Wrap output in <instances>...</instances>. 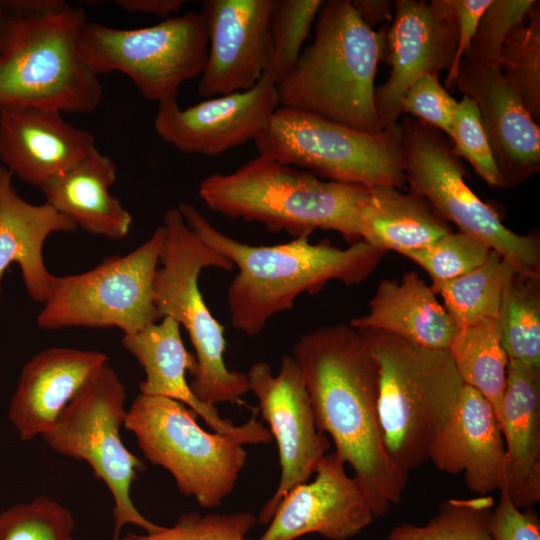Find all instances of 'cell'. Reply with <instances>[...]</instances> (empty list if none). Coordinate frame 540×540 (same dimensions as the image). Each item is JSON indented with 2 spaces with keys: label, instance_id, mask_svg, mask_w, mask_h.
I'll return each mask as SVG.
<instances>
[{
  "label": "cell",
  "instance_id": "1",
  "mask_svg": "<svg viewBox=\"0 0 540 540\" xmlns=\"http://www.w3.org/2000/svg\"><path fill=\"white\" fill-rule=\"evenodd\" d=\"M306 385L316 425L349 464L376 518L398 505L409 474L389 458L379 415V369L364 333L350 323L301 334L292 355Z\"/></svg>",
  "mask_w": 540,
  "mask_h": 540
},
{
  "label": "cell",
  "instance_id": "2",
  "mask_svg": "<svg viewBox=\"0 0 540 540\" xmlns=\"http://www.w3.org/2000/svg\"><path fill=\"white\" fill-rule=\"evenodd\" d=\"M177 208L204 244L237 267L227 306L232 326L250 337L259 335L275 315L292 309L304 293L315 294L329 281L347 286L363 282L386 254L363 240L341 249L327 241L311 243L309 236L251 245L219 231L192 204Z\"/></svg>",
  "mask_w": 540,
  "mask_h": 540
},
{
  "label": "cell",
  "instance_id": "3",
  "mask_svg": "<svg viewBox=\"0 0 540 540\" xmlns=\"http://www.w3.org/2000/svg\"><path fill=\"white\" fill-rule=\"evenodd\" d=\"M315 22L312 43L277 85L279 106L361 132L383 131L375 107L382 31L365 24L349 0L323 1Z\"/></svg>",
  "mask_w": 540,
  "mask_h": 540
},
{
  "label": "cell",
  "instance_id": "4",
  "mask_svg": "<svg viewBox=\"0 0 540 540\" xmlns=\"http://www.w3.org/2000/svg\"><path fill=\"white\" fill-rule=\"evenodd\" d=\"M369 188L324 180L259 154L237 170L213 173L198 187L212 211L259 222L294 238L314 230L339 233L353 244L361 240V210Z\"/></svg>",
  "mask_w": 540,
  "mask_h": 540
},
{
  "label": "cell",
  "instance_id": "5",
  "mask_svg": "<svg viewBox=\"0 0 540 540\" xmlns=\"http://www.w3.org/2000/svg\"><path fill=\"white\" fill-rule=\"evenodd\" d=\"M84 11L62 0H36L0 58V108L90 113L101 102L99 75L81 58Z\"/></svg>",
  "mask_w": 540,
  "mask_h": 540
},
{
  "label": "cell",
  "instance_id": "6",
  "mask_svg": "<svg viewBox=\"0 0 540 540\" xmlns=\"http://www.w3.org/2000/svg\"><path fill=\"white\" fill-rule=\"evenodd\" d=\"M362 332L379 369L383 443L395 466L409 474L428 461L430 448L452 417L464 383L448 350L424 348L382 332Z\"/></svg>",
  "mask_w": 540,
  "mask_h": 540
},
{
  "label": "cell",
  "instance_id": "7",
  "mask_svg": "<svg viewBox=\"0 0 540 540\" xmlns=\"http://www.w3.org/2000/svg\"><path fill=\"white\" fill-rule=\"evenodd\" d=\"M163 226L166 238L154 299L161 317L176 320L190 337L197 360L190 388L209 406L222 402L243 405L241 398L250 391L247 374L226 366L224 327L211 314L199 288L204 269L231 271L234 265L194 234L178 208L166 211Z\"/></svg>",
  "mask_w": 540,
  "mask_h": 540
},
{
  "label": "cell",
  "instance_id": "8",
  "mask_svg": "<svg viewBox=\"0 0 540 540\" xmlns=\"http://www.w3.org/2000/svg\"><path fill=\"white\" fill-rule=\"evenodd\" d=\"M254 143L259 154L329 181L367 188L406 182L399 122L366 133L279 106Z\"/></svg>",
  "mask_w": 540,
  "mask_h": 540
},
{
  "label": "cell",
  "instance_id": "9",
  "mask_svg": "<svg viewBox=\"0 0 540 540\" xmlns=\"http://www.w3.org/2000/svg\"><path fill=\"white\" fill-rule=\"evenodd\" d=\"M196 417L181 402L139 394L124 427L135 435L145 458L173 476L183 495L202 508H215L233 491L247 452L240 439L208 432Z\"/></svg>",
  "mask_w": 540,
  "mask_h": 540
},
{
  "label": "cell",
  "instance_id": "10",
  "mask_svg": "<svg viewBox=\"0 0 540 540\" xmlns=\"http://www.w3.org/2000/svg\"><path fill=\"white\" fill-rule=\"evenodd\" d=\"M405 180L412 192L459 232L498 253L522 276H540V243L536 235L506 227L497 212L483 202L465 180V168L440 131L412 119L399 121Z\"/></svg>",
  "mask_w": 540,
  "mask_h": 540
},
{
  "label": "cell",
  "instance_id": "11",
  "mask_svg": "<svg viewBox=\"0 0 540 540\" xmlns=\"http://www.w3.org/2000/svg\"><path fill=\"white\" fill-rule=\"evenodd\" d=\"M125 401L124 384L106 364L42 435L57 453L87 462L94 476L109 489L114 501L112 540L121 539L122 528L127 524L136 525L145 533L161 528L143 516L131 500L132 484L145 465L126 448L120 437V427L127 413Z\"/></svg>",
  "mask_w": 540,
  "mask_h": 540
},
{
  "label": "cell",
  "instance_id": "12",
  "mask_svg": "<svg viewBox=\"0 0 540 540\" xmlns=\"http://www.w3.org/2000/svg\"><path fill=\"white\" fill-rule=\"evenodd\" d=\"M165 238L162 224L126 255L107 257L83 273L57 276L50 297L37 315V325L48 330L117 327L128 335L161 320L154 282Z\"/></svg>",
  "mask_w": 540,
  "mask_h": 540
},
{
  "label": "cell",
  "instance_id": "13",
  "mask_svg": "<svg viewBox=\"0 0 540 540\" xmlns=\"http://www.w3.org/2000/svg\"><path fill=\"white\" fill-rule=\"evenodd\" d=\"M79 54L99 76L122 72L145 99L159 103L177 97L185 81L201 75L208 54L207 28L201 11L134 29L87 20Z\"/></svg>",
  "mask_w": 540,
  "mask_h": 540
},
{
  "label": "cell",
  "instance_id": "14",
  "mask_svg": "<svg viewBox=\"0 0 540 540\" xmlns=\"http://www.w3.org/2000/svg\"><path fill=\"white\" fill-rule=\"evenodd\" d=\"M246 374L279 452L280 481L257 519L269 523L287 494L315 472L331 444L316 425L302 372L291 355L282 357L277 374L266 362L253 364Z\"/></svg>",
  "mask_w": 540,
  "mask_h": 540
},
{
  "label": "cell",
  "instance_id": "15",
  "mask_svg": "<svg viewBox=\"0 0 540 540\" xmlns=\"http://www.w3.org/2000/svg\"><path fill=\"white\" fill-rule=\"evenodd\" d=\"M458 38L451 0H396L386 34L388 79L375 89V107L382 129L395 126L402 99L420 77L449 71Z\"/></svg>",
  "mask_w": 540,
  "mask_h": 540
},
{
  "label": "cell",
  "instance_id": "16",
  "mask_svg": "<svg viewBox=\"0 0 540 540\" xmlns=\"http://www.w3.org/2000/svg\"><path fill=\"white\" fill-rule=\"evenodd\" d=\"M279 107L277 85L265 73L250 89L180 108L177 97L158 103L156 134L177 150L217 156L255 140Z\"/></svg>",
  "mask_w": 540,
  "mask_h": 540
},
{
  "label": "cell",
  "instance_id": "17",
  "mask_svg": "<svg viewBox=\"0 0 540 540\" xmlns=\"http://www.w3.org/2000/svg\"><path fill=\"white\" fill-rule=\"evenodd\" d=\"M273 0H207L201 13L208 54L198 94L211 98L252 88L270 56Z\"/></svg>",
  "mask_w": 540,
  "mask_h": 540
},
{
  "label": "cell",
  "instance_id": "18",
  "mask_svg": "<svg viewBox=\"0 0 540 540\" xmlns=\"http://www.w3.org/2000/svg\"><path fill=\"white\" fill-rule=\"evenodd\" d=\"M315 478L293 488L281 501L259 540H296L317 533L347 540L376 518L360 484L335 453L318 463Z\"/></svg>",
  "mask_w": 540,
  "mask_h": 540
},
{
  "label": "cell",
  "instance_id": "19",
  "mask_svg": "<svg viewBox=\"0 0 540 540\" xmlns=\"http://www.w3.org/2000/svg\"><path fill=\"white\" fill-rule=\"evenodd\" d=\"M454 86L476 104L502 177L515 186L540 169V129L498 68L461 61Z\"/></svg>",
  "mask_w": 540,
  "mask_h": 540
},
{
  "label": "cell",
  "instance_id": "20",
  "mask_svg": "<svg viewBox=\"0 0 540 540\" xmlns=\"http://www.w3.org/2000/svg\"><path fill=\"white\" fill-rule=\"evenodd\" d=\"M180 324L171 317L123 335V347L135 357L145 372L140 394L166 397L183 403L214 431L240 439L244 444H267L272 435L256 413L244 424L235 425L220 416L215 406L201 402L192 392L186 374L195 372L197 360L182 340Z\"/></svg>",
  "mask_w": 540,
  "mask_h": 540
},
{
  "label": "cell",
  "instance_id": "21",
  "mask_svg": "<svg viewBox=\"0 0 540 540\" xmlns=\"http://www.w3.org/2000/svg\"><path fill=\"white\" fill-rule=\"evenodd\" d=\"M88 130L62 113L34 107L0 108V161L13 176L39 189L95 150Z\"/></svg>",
  "mask_w": 540,
  "mask_h": 540
},
{
  "label": "cell",
  "instance_id": "22",
  "mask_svg": "<svg viewBox=\"0 0 540 540\" xmlns=\"http://www.w3.org/2000/svg\"><path fill=\"white\" fill-rule=\"evenodd\" d=\"M505 445L491 404L464 385L456 409L433 442L428 461L445 473L463 474L475 495H490L504 486Z\"/></svg>",
  "mask_w": 540,
  "mask_h": 540
},
{
  "label": "cell",
  "instance_id": "23",
  "mask_svg": "<svg viewBox=\"0 0 540 540\" xmlns=\"http://www.w3.org/2000/svg\"><path fill=\"white\" fill-rule=\"evenodd\" d=\"M100 351L50 347L23 366L11 397L8 418L22 441L44 435L61 411L106 364Z\"/></svg>",
  "mask_w": 540,
  "mask_h": 540
},
{
  "label": "cell",
  "instance_id": "24",
  "mask_svg": "<svg viewBox=\"0 0 540 540\" xmlns=\"http://www.w3.org/2000/svg\"><path fill=\"white\" fill-rule=\"evenodd\" d=\"M505 491L519 509L540 502V368L509 361L501 405Z\"/></svg>",
  "mask_w": 540,
  "mask_h": 540
},
{
  "label": "cell",
  "instance_id": "25",
  "mask_svg": "<svg viewBox=\"0 0 540 540\" xmlns=\"http://www.w3.org/2000/svg\"><path fill=\"white\" fill-rule=\"evenodd\" d=\"M13 175L0 166V279L13 263L19 265L28 295L44 304L57 276L43 258V246L53 233L73 232L77 227L48 203L32 204L20 197Z\"/></svg>",
  "mask_w": 540,
  "mask_h": 540
},
{
  "label": "cell",
  "instance_id": "26",
  "mask_svg": "<svg viewBox=\"0 0 540 540\" xmlns=\"http://www.w3.org/2000/svg\"><path fill=\"white\" fill-rule=\"evenodd\" d=\"M361 331L391 334L417 346L448 350L457 327L435 292L418 273L383 279L366 314L349 322Z\"/></svg>",
  "mask_w": 540,
  "mask_h": 540
},
{
  "label": "cell",
  "instance_id": "27",
  "mask_svg": "<svg viewBox=\"0 0 540 540\" xmlns=\"http://www.w3.org/2000/svg\"><path fill=\"white\" fill-rule=\"evenodd\" d=\"M116 178V164L96 148L40 190L45 202L77 228L120 240L128 235L133 218L110 192Z\"/></svg>",
  "mask_w": 540,
  "mask_h": 540
},
{
  "label": "cell",
  "instance_id": "28",
  "mask_svg": "<svg viewBox=\"0 0 540 540\" xmlns=\"http://www.w3.org/2000/svg\"><path fill=\"white\" fill-rule=\"evenodd\" d=\"M451 231L452 225L419 194L385 185L369 188L361 210V240L370 245L402 255Z\"/></svg>",
  "mask_w": 540,
  "mask_h": 540
},
{
  "label": "cell",
  "instance_id": "29",
  "mask_svg": "<svg viewBox=\"0 0 540 540\" xmlns=\"http://www.w3.org/2000/svg\"><path fill=\"white\" fill-rule=\"evenodd\" d=\"M448 352L464 385L491 404L500 423L509 360L498 317L457 328Z\"/></svg>",
  "mask_w": 540,
  "mask_h": 540
},
{
  "label": "cell",
  "instance_id": "30",
  "mask_svg": "<svg viewBox=\"0 0 540 540\" xmlns=\"http://www.w3.org/2000/svg\"><path fill=\"white\" fill-rule=\"evenodd\" d=\"M516 273L495 251L475 269L451 280L432 282L431 288L457 328L497 318L505 287Z\"/></svg>",
  "mask_w": 540,
  "mask_h": 540
},
{
  "label": "cell",
  "instance_id": "31",
  "mask_svg": "<svg viewBox=\"0 0 540 540\" xmlns=\"http://www.w3.org/2000/svg\"><path fill=\"white\" fill-rule=\"evenodd\" d=\"M498 321L508 360L540 368V276L512 275Z\"/></svg>",
  "mask_w": 540,
  "mask_h": 540
},
{
  "label": "cell",
  "instance_id": "32",
  "mask_svg": "<svg viewBox=\"0 0 540 540\" xmlns=\"http://www.w3.org/2000/svg\"><path fill=\"white\" fill-rule=\"evenodd\" d=\"M491 495L450 498L440 503L438 511L424 525L400 524L387 540H494Z\"/></svg>",
  "mask_w": 540,
  "mask_h": 540
},
{
  "label": "cell",
  "instance_id": "33",
  "mask_svg": "<svg viewBox=\"0 0 540 540\" xmlns=\"http://www.w3.org/2000/svg\"><path fill=\"white\" fill-rule=\"evenodd\" d=\"M498 70L535 120L540 119V6L507 36L500 52Z\"/></svg>",
  "mask_w": 540,
  "mask_h": 540
},
{
  "label": "cell",
  "instance_id": "34",
  "mask_svg": "<svg viewBox=\"0 0 540 540\" xmlns=\"http://www.w3.org/2000/svg\"><path fill=\"white\" fill-rule=\"evenodd\" d=\"M322 0H273L270 56L264 72L278 85L290 72L316 21Z\"/></svg>",
  "mask_w": 540,
  "mask_h": 540
},
{
  "label": "cell",
  "instance_id": "35",
  "mask_svg": "<svg viewBox=\"0 0 540 540\" xmlns=\"http://www.w3.org/2000/svg\"><path fill=\"white\" fill-rule=\"evenodd\" d=\"M69 509L45 495L0 513V540H74Z\"/></svg>",
  "mask_w": 540,
  "mask_h": 540
},
{
  "label": "cell",
  "instance_id": "36",
  "mask_svg": "<svg viewBox=\"0 0 540 540\" xmlns=\"http://www.w3.org/2000/svg\"><path fill=\"white\" fill-rule=\"evenodd\" d=\"M491 249L462 232L451 231L432 244L402 254L423 268L432 282L459 277L483 264Z\"/></svg>",
  "mask_w": 540,
  "mask_h": 540
},
{
  "label": "cell",
  "instance_id": "37",
  "mask_svg": "<svg viewBox=\"0 0 540 540\" xmlns=\"http://www.w3.org/2000/svg\"><path fill=\"white\" fill-rule=\"evenodd\" d=\"M257 519L250 512L231 514L182 513L174 525L154 533H127L120 540H250L247 534Z\"/></svg>",
  "mask_w": 540,
  "mask_h": 540
},
{
  "label": "cell",
  "instance_id": "38",
  "mask_svg": "<svg viewBox=\"0 0 540 540\" xmlns=\"http://www.w3.org/2000/svg\"><path fill=\"white\" fill-rule=\"evenodd\" d=\"M535 3V0H492L480 18L462 60L498 68L500 52L507 36L526 19Z\"/></svg>",
  "mask_w": 540,
  "mask_h": 540
},
{
  "label": "cell",
  "instance_id": "39",
  "mask_svg": "<svg viewBox=\"0 0 540 540\" xmlns=\"http://www.w3.org/2000/svg\"><path fill=\"white\" fill-rule=\"evenodd\" d=\"M450 139L455 154L466 159L487 184L503 188L502 177L495 163L478 108L466 95L457 102Z\"/></svg>",
  "mask_w": 540,
  "mask_h": 540
},
{
  "label": "cell",
  "instance_id": "40",
  "mask_svg": "<svg viewBox=\"0 0 540 540\" xmlns=\"http://www.w3.org/2000/svg\"><path fill=\"white\" fill-rule=\"evenodd\" d=\"M457 102L440 83L438 75L427 74L417 79L405 93L401 115L411 114L450 138Z\"/></svg>",
  "mask_w": 540,
  "mask_h": 540
},
{
  "label": "cell",
  "instance_id": "41",
  "mask_svg": "<svg viewBox=\"0 0 540 540\" xmlns=\"http://www.w3.org/2000/svg\"><path fill=\"white\" fill-rule=\"evenodd\" d=\"M494 540H540V520L533 508L519 509L505 491L492 515Z\"/></svg>",
  "mask_w": 540,
  "mask_h": 540
},
{
  "label": "cell",
  "instance_id": "42",
  "mask_svg": "<svg viewBox=\"0 0 540 540\" xmlns=\"http://www.w3.org/2000/svg\"><path fill=\"white\" fill-rule=\"evenodd\" d=\"M491 2L492 0H451L457 20L458 38L454 61L445 79L447 87L454 86L460 62L470 46L480 18Z\"/></svg>",
  "mask_w": 540,
  "mask_h": 540
},
{
  "label": "cell",
  "instance_id": "43",
  "mask_svg": "<svg viewBox=\"0 0 540 540\" xmlns=\"http://www.w3.org/2000/svg\"><path fill=\"white\" fill-rule=\"evenodd\" d=\"M36 0H0V58L7 48L20 19L33 7Z\"/></svg>",
  "mask_w": 540,
  "mask_h": 540
},
{
  "label": "cell",
  "instance_id": "44",
  "mask_svg": "<svg viewBox=\"0 0 540 540\" xmlns=\"http://www.w3.org/2000/svg\"><path fill=\"white\" fill-rule=\"evenodd\" d=\"M186 2L183 0H116L115 4L129 13L154 15L169 18L178 12Z\"/></svg>",
  "mask_w": 540,
  "mask_h": 540
},
{
  "label": "cell",
  "instance_id": "45",
  "mask_svg": "<svg viewBox=\"0 0 540 540\" xmlns=\"http://www.w3.org/2000/svg\"><path fill=\"white\" fill-rule=\"evenodd\" d=\"M353 8L361 20L369 27L392 18L394 2L387 0H355Z\"/></svg>",
  "mask_w": 540,
  "mask_h": 540
},
{
  "label": "cell",
  "instance_id": "46",
  "mask_svg": "<svg viewBox=\"0 0 540 540\" xmlns=\"http://www.w3.org/2000/svg\"><path fill=\"white\" fill-rule=\"evenodd\" d=\"M374 540H379V539H374Z\"/></svg>",
  "mask_w": 540,
  "mask_h": 540
}]
</instances>
